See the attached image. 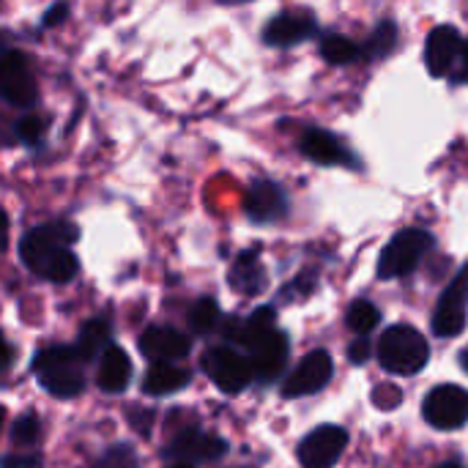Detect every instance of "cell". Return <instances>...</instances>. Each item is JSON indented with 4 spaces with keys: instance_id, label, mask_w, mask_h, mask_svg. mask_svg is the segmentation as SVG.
Listing matches in <instances>:
<instances>
[{
    "instance_id": "6da1fadb",
    "label": "cell",
    "mask_w": 468,
    "mask_h": 468,
    "mask_svg": "<svg viewBox=\"0 0 468 468\" xmlns=\"http://www.w3.org/2000/svg\"><path fill=\"white\" fill-rule=\"evenodd\" d=\"M80 241V228L69 219H52L30 228L19 241V261L47 282H69L80 271L71 247Z\"/></svg>"
},
{
    "instance_id": "7a4b0ae2",
    "label": "cell",
    "mask_w": 468,
    "mask_h": 468,
    "mask_svg": "<svg viewBox=\"0 0 468 468\" xmlns=\"http://www.w3.org/2000/svg\"><path fill=\"white\" fill-rule=\"evenodd\" d=\"M85 365L77 346H52L36 354L33 373L52 398L69 400L85 389Z\"/></svg>"
},
{
    "instance_id": "3957f363",
    "label": "cell",
    "mask_w": 468,
    "mask_h": 468,
    "mask_svg": "<svg viewBox=\"0 0 468 468\" xmlns=\"http://www.w3.org/2000/svg\"><path fill=\"white\" fill-rule=\"evenodd\" d=\"M431 359L428 340L414 326H389L378 340V362L392 376H417Z\"/></svg>"
},
{
    "instance_id": "277c9868",
    "label": "cell",
    "mask_w": 468,
    "mask_h": 468,
    "mask_svg": "<svg viewBox=\"0 0 468 468\" xmlns=\"http://www.w3.org/2000/svg\"><path fill=\"white\" fill-rule=\"evenodd\" d=\"M436 239L425 228H403L395 233L378 255V280H398L411 274L420 261L433 250Z\"/></svg>"
},
{
    "instance_id": "5b68a950",
    "label": "cell",
    "mask_w": 468,
    "mask_h": 468,
    "mask_svg": "<svg viewBox=\"0 0 468 468\" xmlns=\"http://www.w3.org/2000/svg\"><path fill=\"white\" fill-rule=\"evenodd\" d=\"M0 96L8 107L30 112L38 107V82L33 74V60L27 52L5 47L0 55Z\"/></svg>"
},
{
    "instance_id": "8992f818",
    "label": "cell",
    "mask_w": 468,
    "mask_h": 468,
    "mask_svg": "<svg viewBox=\"0 0 468 468\" xmlns=\"http://www.w3.org/2000/svg\"><path fill=\"white\" fill-rule=\"evenodd\" d=\"M324 30L313 8H285L277 11L261 30V41L271 49H296L313 38H321Z\"/></svg>"
},
{
    "instance_id": "52a82bcc",
    "label": "cell",
    "mask_w": 468,
    "mask_h": 468,
    "mask_svg": "<svg viewBox=\"0 0 468 468\" xmlns=\"http://www.w3.org/2000/svg\"><path fill=\"white\" fill-rule=\"evenodd\" d=\"M299 151L304 159H310L318 167H354L362 170L359 156L354 148L332 129L324 126H304L299 134Z\"/></svg>"
},
{
    "instance_id": "ba28073f",
    "label": "cell",
    "mask_w": 468,
    "mask_h": 468,
    "mask_svg": "<svg viewBox=\"0 0 468 468\" xmlns=\"http://www.w3.org/2000/svg\"><path fill=\"white\" fill-rule=\"evenodd\" d=\"M247 348V356L255 367V378H261L263 384L277 381L288 365V354H291V343L288 335L280 332L277 326L261 335H252L241 343Z\"/></svg>"
},
{
    "instance_id": "9c48e42d",
    "label": "cell",
    "mask_w": 468,
    "mask_h": 468,
    "mask_svg": "<svg viewBox=\"0 0 468 468\" xmlns=\"http://www.w3.org/2000/svg\"><path fill=\"white\" fill-rule=\"evenodd\" d=\"M203 370L214 381V387L222 389L225 395L244 392L255 378V367H252L250 356H241L233 348H211V351H206Z\"/></svg>"
},
{
    "instance_id": "30bf717a",
    "label": "cell",
    "mask_w": 468,
    "mask_h": 468,
    "mask_svg": "<svg viewBox=\"0 0 468 468\" xmlns=\"http://www.w3.org/2000/svg\"><path fill=\"white\" fill-rule=\"evenodd\" d=\"M422 417L436 431H458L468 422V389L458 384H441L425 395Z\"/></svg>"
},
{
    "instance_id": "8fae6325",
    "label": "cell",
    "mask_w": 468,
    "mask_h": 468,
    "mask_svg": "<svg viewBox=\"0 0 468 468\" xmlns=\"http://www.w3.org/2000/svg\"><path fill=\"white\" fill-rule=\"evenodd\" d=\"M468 324V263L455 274V280L444 288L436 313H433V335L436 337H458Z\"/></svg>"
},
{
    "instance_id": "7c38bea8",
    "label": "cell",
    "mask_w": 468,
    "mask_h": 468,
    "mask_svg": "<svg viewBox=\"0 0 468 468\" xmlns=\"http://www.w3.org/2000/svg\"><path fill=\"white\" fill-rule=\"evenodd\" d=\"M291 211L288 192L271 178H255L244 192V214L255 225H274Z\"/></svg>"
},
{
    "instance_id": "4fadbf2b",
    "label": "cell",
    "mask_w": 468,
    "mask_h": 468,
    "mask_svg": "<svg viewBox=\"0 0 468 468\" xmlns=\"http://www.w3.org/2000/svg\"><path fill=\"white\" fill-rule=\"evenodd\" d=\"M466 36H461V30L455 25H436L428 38H425V69L431 77H452V71L458 69L461 52H463Z\"/></svg>"
},
{
    "instance_id": "5bb4252c",
    "label": "cell",
    "mask_w": 468,
    "mask_h": 468,
    "mask_svg": "<svg viewBox=\"0 0 468 468\" xmlns=\"http://www.w3.org/2000/svg\"><path fill=\"white\" fill-rule=\"evenodd\" d=\"M348 447V431L340 425H321L307 433L299 444V463L302 468H332Z\"/></svg>"
},
{
    "instance_id": "9a60e30c",
    "label": "cell",
    "mask_w": 468,
    "mask_h": 468,
    "mask_svg": "<svg viewBox=\"0 0 468 468\" xmlns=\"http://www.w3.org/2000/svg\"><path fill=\"white\" fill-rule=\"evenodd\" d=\"M332 376H335V359H332L329 351H321V348H318V351L307 354V356L296 365V370L285 378V384H282V398L296 400V398L315 395V392H321V389L332 381Z\"/></svg>"
},
{
    "instance_id": "2e32d148",
    "label": "cell",
    "mask_w": 468,
    "mask_h": 468,
    "mask_svg": "<svg viewBox=\"0 0 468 468\" xmlns=\"http://www.w3.org/2000/svg\"><path fill=\"white\" fill-rule=\"evenodd\" d=\"M228 455V441L219 436H211L200 428H189L176 436V441L165 450V458L176 463H214Z\"/></svg>"
},
{
    "instance_id": "e0dca14e",
    "label": "cell",
    "mask_w": 468,
    "mask_h": 468,
    "mask_svg": "<svg viewBox=\"0 0 468 468\" xmlns=\"http://www.w3.org/2000/svg\"><path fill=\"white\" fill-rule=\"evenodd\" d=\"M140 351L151 362H176L192 351V340L173 326H151L140 337Z\"/></svg>"
},
{
    "instance_id": "ac0fdd59",
    "label": "cell",
    "mask_w": 468,
    "mask_h": 468,
    "mask_svg": "<svg viewBox=\"0 0 468 468\" xmlns=\"http://www.w3.org/2000/svg\"><path fill=\"white\" fill-rule=\"evenodd\" d=\"M318 55L324 63L329 66H356V63H367V52H365V44L346 36V33H337V30H324V36L318 38Z\"/></svg>"
},
{
    "instance_id": "d6986e66",
    "label": "cell",
    "mask_w": 468,
    "mask_h": 468,
    "mask_svg": "<svg viewBox=\"0 0 468 468\" xmlns=\"http://www.w3.org/2000/svg\"><path fill=\"white\" fill-rule=\"evenodd\" d=\"M132 381V359L126 356L123 348L110 346L99 356V370H96V384L107 395H121Z\"/></svg>"
},
{
    "instance_id": "ffe728a7",
    "label": "cell",
    "mask_w": 468,
    "mask_h": 468,
    "mask_svg": "<svg viewBox=\"0 0 468 468\" xmlns=\"http://www.w3.org/2000/svg\"><path fill=\"white\" fill-rule=\"evenodd\" d=\"M192 373L186 367H178L176 362H154L151 370L143 378V392L148 398H165L189 384Z\"/></svg>"
},
{
    "instance_id": "44dd1931",
    "label": "cell",
    "mask_w": 468,
    "mask_h": 468,
    "mask_svg": "<svg viewBox=\"0 0 468 468\" xmlns=\"http://www.w3.org/2000/svg\"><path fill=\"white\" fill-rule=\"evenodd\" d=\"M230 285L244 296H258L266 288V271L261 266L258 250H244L230 266Z\"/></svg>"
},
{
    "instance_id": "7402d4cb",
    "label": "cell",
    "mask_w": 468,
    "mask_h": 468,
    "mask_svg": "<svg viewBox=\"0 0 468 468\" xmlns=\"http://www.w3.org/2000/svg\"><path fill=\"white\" fill-rule=\"evenodd\" d=\"M362 44H365V52H367V63L392 58L400 49V25H398V19H389V16L381 19Z\"/></svg>"
},
{
    "instance_id": "603a6c76",
    "label": "cell",
    "mask_w": 468,
    "mask_h": 468,
    "mask_svg": "<svg viewBox=\"0 0 468 468\" xmlns=\"http://www.w3.org/2000/svg\"><path fill=\"white\" fill-rule=\"evenodd\" d=\"M107 348H110V324L104 318L88 321L80 329V337H77V351L82 354V359L85 362L99 359Z\"/></svg>"
},
{
    "instance_id": "cb8c5ba5",
    "label": "cell",
    "mask_w": 468,
    "mask_h": 468,
    "mask_svg": "<svg viewBox=\"0 0 468 468\" xmlns=\"http://www.w3.org/2000/svg\"><path fill=\"white\" fill-rule=\"evenodd\" d=\"M11 129H14V137H16L22 145H27V148H41L44 140H47V132H49V115H41V112H36V110L22 112V115L11 123Z\"/></svg>"
},
{
    "instance_id": "d4e9b609",
    "label": "cell",
    "mask_w": 468,
    "mask_h": 468,
    "mask_svg": "<svg viewBox=\"0 0 468 468\" xmlns=\"http://www.w3.org/2000/svg\"><path fill=\"white\" fill-rule=\"evenodd\" d=\"M378 321H381V310H378L373 302L359 299V302H354V304L348 307V326H351L359 337L370 335V332L378 326Z\"/></svg>"
},
{
    "instance_id": "484cf974",
    "label": "cell",
    "mask_w": 468,
    "mask_h": 468,
    "mask_svg": "<svg viewBox=\"0 0 468 468\" xmlns=\"http://www.w3.org/2000/svg\"><path fill=\"white\" fill-rule=\"evenodd\" d=\"M219 324V307L214 299H200L192 310H189V329L195 335H211Z\"/></svg>"
},
{
    "instance_id": "4316f807",
    "label": "cell",
    "mask_w": 468,
    "mask_h": 468,
    "mask_svg": "<svg viewBox=\"0 0 468 468\" xmlns=\"http://www.w3.org/2000/svg\"><path fill=\"white\" fill-rule=\"evenodd\" d=\"M41 439V422L33 414H22L11 425V444L14 447H33Z\"/></svg>"
},
{
    "instance_id": "83f0119b",
    "label": "cell",
    "mask_w": 468,
    "mask_h": 468,
    "mask_svg": "<svg viewBox=\"0 0 468 468\" xmlns=\"http://www.w3.org/2000/svg\"><path fill=\"white\" fill-rule=\"evenodd\" d=\"M69 14H71L69 3H66V0H58V3H52V5L41 14V27H44V30H52V27L63 25V22L69 19Z\"/></svg>"
},
{
    "instance_id": "f1b7e54d",
    "label": "cell",
    "mask_w": 468,
    "mask_h": 468,
    "mask_svg": "<svg viewBox=\"0 0 468 468\" xmlns=\"http://www.w3.org/2000/svg\"><path fill=\"white\" fill-rule=\"evenodd\" d=\"M403 400V392L395 387V384H381L376 392H373V403H378V409L389 411V409H398Z\"/></svg>"
},
{
    "instance_id": "f546056e",
    "label": "cell",
    "mask_w": 468,
    "mask_h": 468,
    "mask_svg": "<svg viewBox=\"0 0 468 468\" xmlns=\"http://www.w3.org/2000/svg\"><path fill=\"white\" fill-rule=\"evenodd\" d=\"M104 463L110 468H137L134 452H132L126 444H118L115 450H110V452L104 455Z\"/></svg>"
},
{
    "instance_id": "4dcf8cb0",
    "label": "cell",
    "mask_w": 468,
    "mask_h": 468,
    "mask_svg": "<svg viewBox=\"0 0 468 468\" xmlns=\"http://www.w3.org/2000/svg\"><path fill=\"white\" fill-rule=\"evenodd\" d=\"M370 354H373V346H370L367 337H356V340L348 346V359H351L356 367H362V365L370 359Z\"/></svg>"
},
{
    "instance_id": "1f68e13d",
    "label": "cell",
    "mask_w": 468,
    "mask_h": 468,
    "mask_svg": "<svg viewBox=\"0 0 468 468\" xmlns=\"http://www.w3.org/2000/svg\"><path fill=\"white\" fill-rule=\"evenodd\" d=\"M450 85H455V88L468 85V36L466 44H463V52H461V60H458V69H455L452 77H450Z\"/></svg>"
},
{
    "instance_id": "d6a6232c",
    "label": "cell",
    "mask_w": 468,
    "mask_h": 468,
    "mask_svg": "<svg viewBox=\"0 0 468 468\" xmlns=\"http://www.w3.org/2000/svg\"><path fill=\"white\" fill-rule=\"evenodd\" d=\"M41 466V455H5L3 468H38Z\"/></svg>"
},
{
    "instance_id": "836d02e7",
    "label": "cell",
    "mask_w": 468,
    "mask_h": 468,
    "mask_svg": "<svg viewBox=\"0 0 468 468\" xmlns=\"http://www.w3.org/2000/svg\"><path fill=\"white\" fill-rule=\"evenodd\" d=\"M217 5H225V8H233V5H247V3H255V0H214Z\"/></svg>"
},
{
    "instance_id": "e575fe53",
    "label": "cell",
    "mask_w": 468,
    "mask_h": 468,
    "mask_svg": "<svg viewBox=\"0 0 468 468\" xmlns=\"http://www.w3.org/2000/svg\"><path fill=\"white\" fill-rule=\"evenodd\" d=\"M436 468H466V466H463V461H455V458H452V461H444V463H439Z\"/></svg>"
},
{
    "instance_id": "d590c367",
    "label": "cell",
    "mask_w": 468,
    "mask_h": 468,
    "mask_svg": "<svg viewBox=\"0 0 468 468\" xmlns=\"http://www.w3.org/2000/svg\"><path fill=\"white\" fill-rule=\"evenodd\" d=\"M461 365H463V370H466V373H468V348H466V351H463V354H461Z\"/></svg>"
},
{
    "instance_id": "8d00e7d4",
    "label": "cell",
    "mask_w": 468,
    "mask_h": 468,
    "mask_svg": "<svg viewBox=\"0 0 468 468\" xmlns=\"http://www.w3.org/2000/svg\"><path fill=\"white\" fill-rule=\"evenodd\" d=\"M167 468H195L192 463H173V466H167Z\"/></svg>"
},
{
    "instance_id": "74e56055",
    "label": "cell",
    "mask_w": 468,
    "mask_h": 468,
    "mask_svg": "<svg viewBox=\"0 0 468 468\" xmlns=\"http://www.w3.org/2000/svg\"><path fill=\"white\" fill-rule=\"evenodd\" d=\"M230 468H250V466H230Z\"/></svg>"
}]
</instances>
